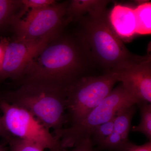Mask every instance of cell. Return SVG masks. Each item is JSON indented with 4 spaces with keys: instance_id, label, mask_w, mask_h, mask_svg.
Returning a JSON list of instances; mask_svg holds the SVG:
<instances>
[{
    "instance_id": "18",
    "label": "cell",
    "mask_w": 151,
    "mask_h": 151,
    "mask_svg": "<svg viewBox=\"0 0 151 151\" xmlns=\"http://www.w3.org/2000/svg\"><path fill=\"white\" fill-rule=\"evenodd\" d=\"M10 151H44L45 150L33 143L12 137L8 142Z\"/></svg>"
},
{
    "instance_id": "21",
    "label": "cell",
    "mask_w": 151,
    "mask_h": 151,
    "mask_svg": "<svg viewBox=\"0 0 151 151\" xmlns=\"http://www.w3.org/2000/svg\"><path fill=\"white\" fill-rule=\"evenodd\" d=\"M12 137V136L7 132L5 128L2 117L0 116V137L4 138L7 142H8Z\"/></svg>"
},
{
    "instance_id": "10",
    "label": "cell",
    "mask_w": 151,
    "mask_h": 151,
    "mask_svg": "<svg viewBox=\"0 0 151 151\" xmlns=\"http://www.w3.org/2000/svg\"><path fill=\"white\" fill-rule=\"evenodd\" d=\"M136 105L124 108L116 114L113 132L99 150L127 151L134 145L130 142L129 135L132 121L137 111Z\"/></svg>"
},
{
    "instance_id": "17",
    "label": "cell",
    "mask_w": 151,
    "mask_h": 151,
    "mask_svg": "<svg viewBox=\"0 0 151 151\" xmlns=\"http://www.w3.org/2000/svg\"><path fill=\"white\" fill-rule=\"evenodd\" d=\"M21 2L22 6L19 14L18 19L29 10L43 8L57 3L54 0H21Z\"/></svg>"
},
{
    "instance_id": "15",
    "label": "cell",
    "mask_w": 151,
    "mask_h": 151,
    "mask_svg": "<svg viewBox=\"0 0 151 151\" xmlns=\"http://www.w3.org/2000/svg\"><path fill=\"white\" fill-rule=\"evenodd\" d=\"M140 111L141 121L139 124L131 130L132 132L143 134L151 141V104L145 102L137 103Z\"/></svg>"
},
{
    "instance_id": "4",
    "label": "cell",
    "mask_w": 151,
    "mask_h": 151,
    "mask_svg": "<svg viewBox=\"0 0 151 151\" xmlns=\"http://www.w3.org/2000/svg\"><path fill=\"white\" fill-rule=\"evenodd\" d=\"M137 103L138 100L120 84L113 89L81 122L61 130L58 137L61 148H73L80 141L90 138L91 132L95 127L110 121L124 108Z\"/></svg>"
},
{
    "instance_id": "7",
    "label": "cell",
    "mask_w": 151,
    "mask_h": 151,
    "mask_svg": "<svg viewBox=\"0 0 151 151\" xmlns=\"http://www.w3.org/2000/svg\"><path fill=\"white\" fill-rule=\"evenodd\" d=\"M68 4L56 3L43 8L28 11L24 18L17 19L12 24L15 37L35 40L60 35L65 24L69 22L66 17Z\"/></svg>"
},
{
    "instance_id": "12",
    "label": "cell",
    "mask_w": 151,
    "mask_h": 151,
    "mask_svg": "<svg viewBox=\"0 0 151 151\" xmlns=\"http://www.w3.org/2000/svg\"><path fill=\"white\" fill-rule=\"evenodd\" d=\"M111 1L107 0H72L69 2L66 17L69 21L73 19L81 18L84 15L94 17L106 11Z\"/></svg>"
},
{
    "instance_id": "16",
    "label": "cell",
    "mask_w": 151,
    "mask_h": 151,
    "mask_svg": "<svg viewBox=\"0 0 151 151\" xmlns=\"http://www.w3.org/2000/svg\"><path fill=\"white\" fill-rule=\"evenodd\" d=\"M116 115L108 122L95 127L91 132L90 138L93 145H97L98 149L103 145L112 134Z\"/></svg>"
},
{
    "instance_id": "13",
    "label": "cell",
    "mask_w": 151,
    "mask_h": 151,
    "mask_svg": "<svg viewBox=\"0 0 151 151\" xmlns=\"http://www.w3.org/2000/svg\"><path fill=\"white\" fill-rule=\"evenodd\" d=\"M134 9L136 34L147 35L151 33V3L145 1Z\"/></svg>"
},
{
    "instance_id": "20",
    "label": "cell",
    "mask_w": 151,
    "mask_h": 151,
    "mask_svg": "<svg viewBox=\"0 0 151 151\" xmlns=\"http://www.w3.org/2000/svg\"><path fill=\"white\" fill-rule=\"evenodd\" d=\"M9 39L5 37L1 38L0 39V69L2 66L6 49L9 43Z\"/></svg>"
},
{
    "instance_id": "14",
    "label": "cell",
    "mask_w": 151,
    "mask_h": 151,
    "mask_svg": "<svg viewBox=\"0 0 151 151\" xmlns=\"http://www.w3.org/2000/svg\"><path fill=\"white\" fill-rule=\"evenodd\" d=\"M21 0H0V31L12 25L22 8Z\"/></svg>"
},
{
    "instance_id": "1",
    "label": "cell",
    "mask_w": 151,
    "mask_h": 151,
    "mask_svg": "<svg viewBox=\"0 0 151 151\" xmlns=\"http://www.w3.org/2000/svg\"><path fill=\"white\" fill-rule=\"evenodd\" d=\"M90 57L81 40L60 35L48 42L33 58L21 79L47 81L67 88L81 77Z\"/></svg>"
},
{
    "instance_id": "8",
    "label": "cell",
    "mask_w": 151,
    "mask_h": 151,
    "mask_svg": "<svg viewBox=\"0 0 151 151\" xmlns=\"http://www.w3.org/2000/svg\"><path fill=\"white\" fill-rule=\"evenodd\" d=\"M58 36H49L35 40L21 39L15 37L12 40L9 39L0 69V80L22 78L26 68L33 58L48 42Z\"/></svg>"
},
{
    "instance_id": "22",
    "label": "cell",
    "mask_w": 151,
    "mask_h": 151,
    "mask_svg": "<svg viewBox=\"0 0 151 151\" xmlns=\"http://www.w3.org/2000/svg\"><path fill=\"white\" fill-rule=\"evenodd\" d=\"M127 151H151V141H149L142 145H135Z\"/></svg>"
},
{
    "instance_id": "6",
    "label": "cell",
    "mask_w": 151,
    "mask_h": 151,
    "mask_svg": "<svg viewBox=\"0 0 151 151\" xmlns=\"http://www.w3.org/2000/svg\"><path fill=\"white\" fill-rule=\"evenodd\" d=\"M5 128L12 137L33 143L43 150L60 151V141L27 110L0 99Z\"/></svg>"
},
{
    "instance_id": "19",
    "label": "cell",
    "mask_w": 151,
    "mask_h": 151,
    "mask_svg": "<svg viewBox=\"0 0 151 151\" xmlns=\"http://www.w3.org/2000/svg\"><path fill=\"white\" fill-rule=\"evenodd\" d=\"M93 145L91 138L87 137L76 144L72 150L62 149L60 151H93Z\"/></svg>"
},
{
    "instance_id": "2",
    "label": "cell",
    "mask_w": 151,
    "mask_h": 151,
    "mask_svg": "<svg viewBox=\"0 0 151 151\" xmlns=\"http://www.w3.org/2000/svg\"><path fill=\"white\" fill-rule=\"evenodd\" d=\"M66 89L47 81H25L2 98L27 110L48 129H52L57 139L67 122Z\"/></svg>"
},
{
    "instance_id": "11",
    "label": "cell",
    "mask_w": 151,
    "mask_h": 151,
    "mask_svg": "<svg viewBox=\"0 0 151 151\" xmlns=\"http://www.w3.org/2000/svg\"><path fill=\"white\" fill-rule=\"evenodd\" d=\"M108 17L113 29L122 40H129L136 35L134 8L121 4L116 5Z\"/></svg>"
},
{
    "instance_id": "23",
    "label": "cell",
    "mask_w": 151,
    "mask_h": 151,
    "mask_svg": "<svg viewBox=\"0 0 151 151\" xmlns=\"http://www.w3.org/2000/svg\"><path fill=\"white\" fill-rule=\"evenodd\" d=\"M0 151H7L5 148L2 145H0Z\"/></svg>"
},
{
    "instance_id": "5",
    "label": "cell",
    "mask_w": 151,
    "mask_h": 151,
    "mask_svg": "<svg viewBox=\"0 0 151 151\" xmlns=\"http://www.w3.org/2000/svg\"><path fill=\"white\" fill-rule=\"evenodd\" d=\"M118 82L113 73L81 76L66 89L67 121L70 126L81 122L113 90Z\"/></svg>"
},
{
    "instance_id": "3",
    "label": "cell",
    "mask_w": 151,
    "mask_h": 151,
    "mask_svg": "<svg viewBox=\"0 0 151 151\" xmlns=\"http://www.w3.org/2000/svg\"><path fill=\"white\" fill-rule=\"evenodd\" d=\"M86 19L80 40L91 57L105 68L107 73L122 69L142 58L132 54L125 46L113 29L106 11Z\"/></svg>"
},
{
    "instance_id": "9",
    "label": "cell",
    "mask_w": 151,
    "mask_h": 151,
    "mask_svg": "<svg viewBox=\"0 0 151 151\" xmlns=\"http://www.w3.org/2000/svg\"><path fill=\"white\" fill-rule=\"evenodd\" d=\"M113 73L125 90L140 102L151 103L150 55Z\"/></svg>"
}]
</instances>
